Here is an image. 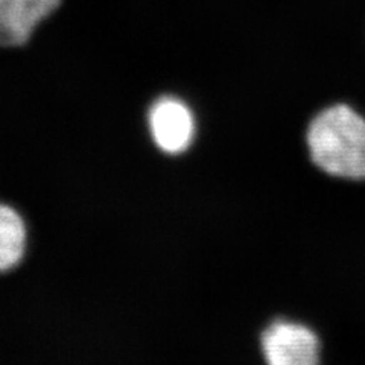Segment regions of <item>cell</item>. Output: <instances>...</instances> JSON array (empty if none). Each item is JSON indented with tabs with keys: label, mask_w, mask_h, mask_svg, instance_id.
Here are the masks:
<instances>
[{
	"label": "cell",
	"mask_w": 365,
	"mask_h": 365,
	"mask_svg": "<svg viewBox=\"0 0 365 365\" xmlns=\"http://www.w3.org/2000/svg\"><path fill=\"white\" fill-rule=\"evenodd\" d=\"M314 165L344 180H365V118L349 106L336 104L319 111L306 131Z\"/></svg>",
	"instance_id": "6da1fadb"
},
{
	"label": "cell",
	"mask_w": 365,
	"mask_h": 365,
	"mask_svg": "<svg viewBox=\"0 0 365 365\" xmlns=\"http://www.w3.org/2000/svg\"><path fill=\"white\" fill-rule=\"evenodd\" d=\"M26 250V225L9 205L0 204V272L16 268Z\"/></svg>",
	"instance_id": "5b68a950"
},
{
	"label": "cell",
	"mask_w": 365,
	"mask_h": 365,
	"mask_svg": "<svg viewBox=\"0 0 365 365\" xmlns=\"http://www.w3.org/2000/svg\"><path fill=\"white\" fill-rule=\"evenodd\" d=\"M148 125L158 150L169 155L187 151L195 137V119L190 108L174 96L154 102L148 113Z\"/></svg>",
	"instance_id": "3957f363"
},
{
	"label": "cell",
	"mask_w": 365,
	"mask_h": 365,
	"mask_svg": "<svg viewBox=\"0 0 365 365\" xmlns=\"http://www.w3.org/2000/svg\"><path fill=\"white\" fill-rule=\"evenodd\" d=\"M60 4L61 0H0V46L16 48L28 43Z\"/></svg>",
	"instance_id": "277c9868"
},
{
	"label": "cell",
	"mask_w": 365,
	"mask_h": 365,
	"mask_svg": "<svg viewBox=\"0 0 365 365\" xmlns=\"http://www.w3.org/2000/svg\"><path fill=\"white\" fill-rule=\"evenodd\" d=\"M267 365H319V341L304 324L279 319L260 338Z\"/></svg>",
	"instance_id": "7a4b0ae2"
}]
</instances>
